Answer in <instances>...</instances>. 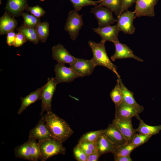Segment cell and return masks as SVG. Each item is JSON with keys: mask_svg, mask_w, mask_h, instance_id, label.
Wrapping results in <instances>:
<instances>
[{"mask_svg": "<svg viewBox=\"0 0 161 161\" xmlns=\"http://www.w3.org/2000/svg\"><path fill=\"white\" fill-rule=\"evenodd\" d=\"M41 117L53 138L63 143L74 133L69 124L52 111Z\"/></svg>", "mask_w": 161, "mask_h": 161, "instance_id": "cell-1", "label": "cell"}, {"mask_svg": "<svg viewBox=\"0 0 161 161\" xmlns=\"http://www.w3.org/2000/svg\"><path fill=\"white\" fill-rule=\"evenodd\" d=\"M106 41H101L97 43L89 41L88 44L91 49L93 57L92 59L96 66H101L105 67L113 71L117 75V78L120 76L117 71V67L109 58L107 54L105 47Z\"/></svg>", "mask_w": 161, "mask_h": 161, "instance_id": "cell-2", "label": "cell"}, {"mask_svg": "<svg viewBox=\"0 0 161 161\" xmlns=\"http://www.w3.org/2000/svg\"><path fill=\"white\" fill-rule=\"evenodd\" d=\"M62 143L54 138L38 142L41 153L40 160L45 161L58 154H65L66 149Z\"/></svg>", "mask_w": 161, "mask_h": 161, "instance_id": "cell-3", "label": "cell"}, {"mask_svg": "<svg viewBox=\"0 0 161 161\" xmlns=\"http://www.w3.org/2000/svg\"><path fill=\"white\" fill-rule=\"evenodd\" d=\"M82 16L75 10L70 11L68 13L64 29L68 32L70 39L73 41L76 40L83 25Z\"/></svg>", "mask_w": 161, "mask_h": 161, "instance_id": "cell-4", "label": "cell"}, {"mask_svg": "<svg viewBox=\"0 0 161 161\" xmlns=\"http://www.w3.org/2000/svg\"><path fill=\"white\" fill-rule=\"evenodd\" d=\"M58 83L55 78H48L47 82L44 84L41 96V111L40 115L43 113L52 111L51 103L53 94Z\"/></svg>", "mask_w": 161, "mask_h": 161, "instance_id": "cell-5", "label": "cell"}, {"mask_svg": "<svg viewBox=\"0 0 161 161\" xmlns=\"http://www.w3.org/2000/svg\"><path fill=\"white\" fill-rule=\"evenodd\" d=\"M90 13H93L97 19L99 28L110 25L117 21V20L114 18L112 12L106 7L97 5L92 8Z\"/></svg>", "mask_w": 161, "mask_h": 161, "instance_id": "cell-6", "label": "cell"}, {"mask_svg": "<svg viewBox=\"0 0 161 161\" xmlns=\"http://www.w3.org/2000/svg\"><path fill=\"white\" fill-rule=\"evenodd\" d=\"M136 18L134 11H126L117 17V25L120 30L126 34L131 35L135 32V28L133 23Z\"/></svg>", "mask_w": 161, "mask_h": 161, "instance_id": "cell-7", "label": "cell"}, {"mask_svg": "<svg viewBox=\"0 0 161 161\" xmlns=\"http://www.w3.org/2000/svg\"><path fill=\"white\" fill-rule=\"evenodd\" d=\"M96 66L92 59L88 60L76 58L69 67L80 77H83L90 75Z\"/></svg>", "mask_w": 161, "mask_h": 161, "instance_id": "cell-8", "label": "cell"}, {"mask_svg": "<svg viewBox=\"0 0 161 161\" xmlns=\"http://www.w3.org/2000/svg\"><path fill=\"white\" fill-rule=\"evenodd\" d=\"M55 77V79L58 83H69L80 76L70 67L66 66L65 64L59 63L54 67Z\"/></svg>", "mask_w": 161, "mask_h": 161, "instance_id": "cell-9", "label": "cell"}, {"mask_svg": "<svg viewBox=\"0 0 161 161\" xmlns=\"http://www.w3.org/2000/svg\"><path fill=\"white\" fill-rule=\"evenodd\" d=\"M159 0H136L134 12L136 18L142 16L154 17V7Z\"/></svg>", "mask_w": 161, "mask_h": 161, "instance_id": "cell-10", "label": "cell"}, {"mask_svg": "<svg viewBox=\"0 0 161 161\" xmlns=\"http://www.w3.org/2000/svg\"><path fill=\"white\" fill-rule=\"evenodd\" d=\"M132 118H114L112 123L116 126L124 137L127 143H131L135 132L132 123Z\"/></svg>", "mask_w": 161, "mask_h": 161, "instance_id": "cell-11", "label": "cell"}, {"mask_svg": "<svg viewBox=\"0 0 161 161\" xmlns=\"http://www.w3.org/2000/svg\"><path fill=\"white\" fill-rule=\"evenodd\" d=\"M94 32L98 34L101 41H109L113 43L119 42L118 36L120 30L117 24L111 25L101 28H92Z\"/></svg>", "mask_w": 161, "mask_h": 161, "instance_id": "cell-12", "label": "cell"}, {"mask_svg": "<svg viewBox=\"0 0 161 161\" xmlns=\"http://www.w3.org/2000/svg\"><path fill=\"white\" fill-rule=\"evenodd\" d=\"M52 57L58 63L69 65L72 64L75 58L71 55L64 46L61 44L53 46L52 49Z\"/></svg>", "mask_w": 161, "mask_h": 161, "instance_id": "cell-13", "label": "cell"}, {"mask_svg": "<svg viewBox=\"0 0 161 161\" xmlns=\"http://www.w3.org/2000/svg\"><path fill=\"white\" fill-rule=\"evenodd\" d=\"M103 134L113 144L114 148L126 143V141L118 127L112 123L104 130Z\"/></svg>", "mask_w": 161, "mask_h": 161, "instance_id": "cell-14", "label": "cell"}, {"mask_svg": "<svg viewBox=\"0 0 161 161\" xmlns=\"http://www.w3.org/2000/svg\"><path fill=\"white\" fill-rule=\"evenodd\" d=\"M28 138L37 140L38 142L53 138L42 117L35 127L30 131Z\"/></svg>", "mask_w": 161, "mask_h": 161, "instance_id": "cell-15", "label": "cell"}, {"mask_svg": "<svg viewBox=\"0 0 161 161\" xmlns=\"http://www.w3.org/2000/svg\"><path fill=\"white\" fill-rule=\"evenodd\" d=\"M114 44L115 50L114 54L111 57L112 61H114L118 59L132 58L140 62L143 61V59L135 55L133 51L127 45L119 42Z\"/></svg>", "mask_w": 161, "mask_h": 161, "instance_id": "cell-16", "label": "cell"}, {"mask_svg": "<svg viewBox=\"0 0 161 161\" xmlns=\"http://www.w3.org/2000/svg\"><path fill=\"white\" fill-rule=\"evenodd\" d=\"M28 6L27 0H8L5 10L14 17L21 16Z\"/></svg>", "mask_w": 161, "mask_h": 161, "instance_id": "cell-17", "label": "cell"}, {"mask_svg": "<svg viewBox=\"0 0 161 161\" xmlns=\"http://www.w3.org/2000/svg\"><path fill=\"white\" fill-rule=\"evenodd\" d=\"M44 86V85L31 92L26 97L20 98L21 104L18 110V114H21L31 104L35 103L38 100H41V94Z\"/></svg>", "mask_w": 161, "mask_h": 161, "instance_id": "cell-18", "label": "cell"}, {"mask_svg": "<svg viewBox=\"0 0 161 161\" xmlns=\"http://www.w3.org/2000/svg\"><path fill=\"white\" fill-rule=\"evenodd\" d=\"M139 114L134 108L123 102L115 106V118H132L135 117L138 119L140 117Z\"/></svg>", "mask_w": 161, "mask_h": 161, "instance_id": "cell-19", "label": "cell"}, {"mask_svg": "<svg viewBox=\"0 0 161 161\" xmlns=\"http://www.w3.org/2000/svg\"><path fill=\"white\" fill-rule=\"evenodd\" d=\"M14 17L5 11L0 18V34L3 35L14 30L17 25V22Z\"/></svg>", "mask_w": 161, "mask_h": 161, "instance_id": "cell-20", "label": "cell"}, {"mask_svg": "<svg viewBox=\"0 0 161 161\" xmlns=\"http://www.w3.org/2000/svg\"><path fill=\"white\" fill-rule=\"evenodd\" d=\"M118 79L122 92L123 102L134 108L139 114L142 112L144 110V108L136 102L134 97L133 92L125 86L120 78Z\"/></svg>", "mask_w": 161, "mask_h": 161, "instance_id": "cell-21", "label": "cell"}, {"mask_svg": "<svg viewBox=\"0 0 161 161\" xmlns=\"http://www.w3.org/2000/svg\"><path fill=\"white\" fill-rule=\"evenodd\" d=\"M96 147L100 156L108 153L113 154L115 148L113 144L103 134L96 142Z\"/></svg>", "mask_w": 161, "mask_h": 161, "instance_id": "cell-22", "label": "cell"}, {"mask_svg": "<svg viewBox=\"0 0 161 161\" xmlns=\"http://www.w3.org/2000/svg\"><path fill=\"white\" fill-rule=\"evenodd\" d=\"M30 140L28 138L26 142L14 148L15 157L32 161L30 154Z\"/></svg>", "mask_w": 161, "mask_h": 161, "instance_id": "cell-23", "label": "cell"}, {"mask_svg": "<svg viewBox=\"0 0 161 161\" xmlns=\"http://www.w3.org/2000/svg\"><path fill=\"white\" fill-rule=\"evenodd\" d=\"M138 119L140 121L138 128L134 129V132H138L139 134H148L153 136L158 134L161 130V125L156 126H151L145 123L140 117Z\"/></svg>", "mask_w": 161, "mask_h": 161, "instance_id": "cell-24", "label": "cell"}, {"mask_svg": "<svg viewBox=\"0 0 161 161\" xmlns=\"http://www.w3.org/2000/svg\"><path fill=\"white\" fill-rule=\"evenodd\" d=\"M16 31L23 34L28 41L35 44H38L40 41L35 28L27 27L23 24L17 28Z\"/></svg>", "mask_w": 161, "mask_h": 161, "instance_id": "cell-25", "label": "cell"}, {"mask_svg": "<svg viewBox=\"0 0 161 161\" xmlns=\"http://www.w3.org/2000/svg\"><path fill=\"white\" fill-rule=\"evenodd\" d=\"M98 5L108 8L117 17L121 13L122 1V0H101Z\"/></svg>", "mask_w": 161, "mask_h": 161, "instance_id": "cell-26", "label": "cell"}, {"mask_svg": "<svg viewBox=\"0 0 161 161\" xmlns=\"http://www.w3.org/2000/svg\"><path fill=\"white\" fill-rule=\"evenodd\" d=\"M40 41L45 42L49 35V24L47 21L40 23L35 27Z\"/></svg>", "mask_w": 161, "mask_h": 161, "instance_id": "cell-27", "label": "cell"}, {"mask_svg": "<svg viewBox=\"0 0 161 161\" xmlns=\"http://www.w3.org/2000/svg\"><path fill=\"white\" fill-rule=\"evenodd\" d=\"M136 148L131 143H126L123 145L115 148L113 154L116 156H130V154Z\"/></svg>", "mask_w": 161, "mask_h": 161, "instance_id": "cell-28", "label": "cell"}, {"mask_svg": "<svg viewBox=\"0 0 161 161\" xmlns=\"http://www.w3.org/2000/svg\"><path fill=\"white\" fill-rule=\"evenodd\" d=\"M110 97L115 106L118 105L123 102V94L118 79L117 83L110 94Z\"/></svg>", "mask_w": 161, "mask_h": 161, "instance_id": "cell-29", "label": "cell"}, {"mask_svg": "<svg viewBox=\"0 0 161 161\" xmlns=\"http://www.w3.org/2000/svg\"><path fill=\"white\" fill-rule=\"evenodd\" d=\"M30 142V156L32 161H38L40 160L41 153L38 143L36 140L32 138H28Z\"/></svg>", "mask_w": 161, "mask_h": 161, "instance_id": "cell-30", "label": "cell"}, {"mask_svg": "<svg viewBox=\"0 0 161 161\" xmlns=\"http://www.w3.org/2000/svg\"><path fill=\"white\" fill-rule=\"evenodd\" d=\"M72 3L74 10L77 11L80 10L82 7L89 5L96 6L101 0L94 1L92 0H69Z\"/></svg>", "mask_w": 161, "mask_h": 161, "instance_id": "cell-31", "label": "cell"}, {"mask_svg": "<svg viewBox=\"0 0 161 161\" xmlns=\"http://www.w3.org/2000/svg\"><path fill=\"white\" fill-rule=\"evenodd\" d=\"M104 130L92 131L83 134L80 138L78 142L87 141L92 142H97L100 136L103 133Z\"/></svg>", "mask_w": 161, "mask_h": 161, "instance_id": "cell-32", "label": "cell"}, {"mask_svg": "<svg viewBox=\"0 0 161 161\" xmlns=\"http://www.w3.org/2000/svg\"><path fill=\"white\" fill-rule=\"evenodd\" d=\"M24 19L23 24L25 26L35 28L41 22L39 18L27 13L23 12L21 14Z\"/></svg>", "mask_w": 161, "mask_h": 161, "instance_id": "cell-33", "label": "cell"}, {"mask_svg": "<svg viewBox=\"0 0 161 161\" xmlns=\"http://www.w3.org/2000/svg\"><path fill=\"white\" fill-rule=\"evenodd\" d=\"M152 136L150 135L135 133L131 143L137 148L147 142Z\"/></svg>", "mask_w": 161, "mask_h": 161, "instance_id": "cell-34", "label": "cell"}, {"mask_svg": "<svg viewBox=\"0 0 161 161\" xmlns=\"http://www.w3.org/2000/svg\"><path fill=\"white\" fill-rule=\"evenodd\" d=\"M25 10L38 18L43 16L46 13L45 11L38 5L33 7L28 6Z\"/></svg>", "mask_w": 161, "mask_h": 161, "instance_id": "cell-35", "label": "cell"}, {"mask_svg": "<svg viewBox=\"0 0 161 161\" xmlns=\"http://www.w3.org/2000/svg\"><path fill=\"white\" fill-rule=\"evenodd\" d=\"M74 156L78 161H86L87 156L77 144L73 149Z\"/></svg>", "mask_w": 161, "mask_h": 161, "instance_id": "cell-36", "label": "cell"}, {"mask_svg": "<svg viewBox=\"0 0 161 161\" xmlns=\"http://www.w3.org/2000/svg\"><path fill=\"white\" fill-rule=\"evenodd\" d=\"M78 144L81 149H86L94 151L97 150L96 142L82 141L78 142Z\"/></svg>", "mask_w": 161, "mask_h": 161, "instance_id": "cell-37", "label": "cell"}, {"mask_svg": "<svg viewBox=\"0 0 161 161\" xmlns=\"http://www.w3.org/2000/svg\"><path fill=\"white\" fill-rule=\"evenodd\" d=\"M27 41L24 35L21 32L16 33V38L13 46L18 47L23 45Z\"/></svg>", "mask_w": 161, "mask_h": 161, "instance_id": "cell-38", "label": "cell"}, {"mask_svg": "<svg viewBox=\"0 0 161 161\" xmlns=\"http://www.w3.org/2000/svg\"><path fill=\"white\" fill-rule=\"evenodd\" d=\"M136 0H122V6L120 15L124 12L128 10V9L135 3Z\"/></svg>", "mask_w": 161, "mask_h": 161, "instance_id": "cell-39", "label": "cell"}, {"mask_svg": "<svg viewBox=\"0 0 161 161\" xmlns=\"http://www.w3.org/2000/svg\"><path fill=\"white\" fill-rule=\"evenodd\" d=\"M7 34V43L9 46H13L16 33L13 30L8 32Z\"/></svg>", "mask_w": 161, "mask_h": 161, "instance_id": "cell-40", "label": "cell"}, {"mask_svg": "<svg viewBox=\"0 0 161 161\" xmlns=\"http://www.w3.org/2000/svg\"><path fill=\"white\" fill-rule=\"evenodd\" d=\"M100 156L98 151H96L87 156L86 161H97L98 160Z\"/></svg>", "mask_w": 161, "mask_h": 161, "instance_id": "cell-41", "label": "cell"}, {"mask_svg": "<svg viewBox=\"0 0 161 161\" xmlns=\"http://www.w3.org/2000/svg\"><path fill=\"white\" fill-rule=\"evenodd\" d=\"M115 161H132L130 156H120L114 157Z\"/></svg>", "mask_w": 161, "mask_h": 161, "instance_id": "cell-42", "label": "cell"}, {"mask_svg": "<svg viewBox=\"0 0 161 161\" xmlns=\"http://www.w3.org/2000/svg\"><path fill=\"white\" fill-rule=\"evenodd\" d=\"M46 0H40L41 1H45Z\"/></svg>", "mask_w": 161, "mask_h": 161, "instance_id": "cell-43", "label": "cell"}]
</instances>
